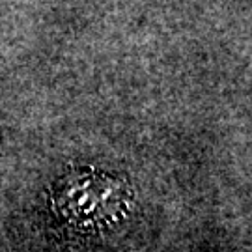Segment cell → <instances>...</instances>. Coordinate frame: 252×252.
<instances>
[{
  "mask_svg": "<svg viewBox=\"0 0 252 252\" xmlns=\"http://www.w3.org/2000/svg\"><path fill=\"white\" fill-rule=\"evenodd\" d=\"M49 202L54 217L67 228L97 232L110 228L127 213L131 187L122 176L79 168L54 183Z\"/></svg>",
  "mask_w": 252,
  "mask_h": 252,
  "instance_id": "cell-1",
  "label": "cell"
}]
</instances>
